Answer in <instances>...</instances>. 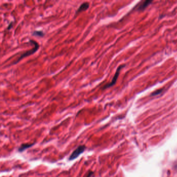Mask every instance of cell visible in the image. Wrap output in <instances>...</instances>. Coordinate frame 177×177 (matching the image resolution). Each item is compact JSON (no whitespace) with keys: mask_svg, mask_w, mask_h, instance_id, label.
I'll use <instances>...</instances> for the list:
<instances>
[{"mask_svg":"<svg viewBox=\"0 0 177 177\" xmlns=\"http://www.w3.org/2000/svg\"><path fill=\"white\" fill-rule=\"evenodd\" d=\"M29 43H31L32 44L34 45V48H32V49L28 50V51L26 52H24L23 53H22L21 54V55L18 58V59L15 61L13 63V64H16L17 63H18L20 60H21L23 58H25V57H27L28 56H29L31 55H33V54H34L36 52L38 51V50L39 49V47H40V45L38 43H37L34 40H29Z\"/></svg>","mask_w":177,"mask_h":177,"instance_id":"1","label":"cell"},{"mask_svg":"<svg viewBox=\"0 0 177 177\" xmlns=\"http://www.w3.org/2000/svg\"><path fill=\"white\" fill-rule=\"evenodd\" d=\"M86 147L84 145H82L79 146L75 150L73 151L72 154L70 155L69 160L73 161L76 159H77L81 154H82L85 151Z\"/></svg>","mask_w":177,"mask_h":177,"instance_id":"2","label":"cell"},{"mask_svg":"<svg viewBox=\"0 0 177 177\" xmlns=\"http://www.w3.org/2000/svg\"><path fill=\"white\" fill-rule=\"evenodd\" d=\"M125 66V65H121L120 66H119L117 70H116V71L114 74V77L112 80V81L109 83V84H106V85H105L103 87V89H106L107 88H110L112 86H113V85H114L117 81V78L118 77V76H119V73H120V70L123 68Z\"/></svg>","mask_w":177,"mask_h":177,"instance_id":"3","label":"cell"},{"mask_svg":"<svg viewBox=\"0 0 177 177\" xmlns=\"http://www.w3.org/2000/svg\"><path fill=\"white\" fill-rule=\"evenodd\" d=\"M89 7V3L88 2H84V3H82L80 5V6L79 7V8L78 9L77 12H76L75 15H77L78 14H79V13H80L82 12L86 11V10H88Z\"/></svg>","mask_w":177,"mask_h":177,"instance_id":"4","label":"cell"},{"mask_svg":"<svg viewBox=\"0 0 177 177\" xmlns=\"http://www.w3.org/2000/svg\"><path fill=\"white\" fill-rule=\"evenodd\" d=\"M152 3V1H145L142 2L141 4L139 5L138 7V11H143L151 3Z\"/></svg>","mask_w":177,"mask_h":177,"instance_id":"5","label":"cell"},{"mask_svg":"<svg viewBox=\"0 0 177 177\" xmlns=\"http://www.w3.org/2000/svg\"><path fill=\"white\" fill-rule=\"evenodd\" d=\"M34 145V143L32 144H27V143H24L22 144L18 148V151L20 152H22L23 151L26 150V149L31 147L32 145Z\"/></svg>","mask_w":177,"mask_h":177,"instance_id":"6","label":"cell"},{"mask_svg":"<svg viewBox=\"0 0 177 177\" xmlns=\"http://www.w3.org/2000/svg\"><path fill=\"white\" fill-rule=\"evenodd\" d=\"M32 35L40 37H43L45 35V33L42 31H34L33 32Z\"/></svg>","mask_w":177,"mask_h":177,"instance_id":"7","label":"cell"},{"mask_svg":"<svg viewBox=\"0 0 177 177\" xmlns=\"http://www.w3.org/2000/svg\"><path fill=\"white\" fill-rule=\"evenodd\" d=\"M163 91V89H161V90H158L157 91H154L153 93L152 94V96H155V95H157L158 94H160V93H161Z\"/></svg>","mask_w":177,"mask_h":177,"instance_id":"8","label":"cell"},{"mask_svg":"<svg viewBox=\"0 0 177 177\" xmlns=\"http://www.w3.org/2000/svg\"><path fill=\"white\" fill-rule=\"evenodd\" d=\"M93 174V172L92 171H89L88 174H87V177H90L92 174Z\"/></svg>","mask_w":177,"mask_h":177,"instance_id":"9","label":"cell"},{"mask_svg":"<svg viewBox=\"0 0 177 177\" xmlns=\"http://www.w3.org/2000/svg\"><path fill=\"white\" fill-rule=\"evenodd\" d=\"M12 22H11V23L9 24V26H8V27H7V30H10L11 28H12Z\"/></svg>","mask_w":177,"mask_h":177,"instance_id":"10","label":"cell"}]
</instances>
